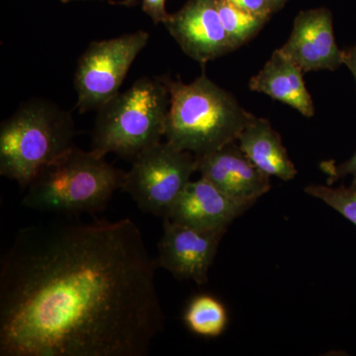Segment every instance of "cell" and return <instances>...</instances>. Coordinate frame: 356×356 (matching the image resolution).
Segmentation results:
<instances>
[{"mask_svg":"<svg viewBox=\"0 0 356 356\" xmlns=\"http://www.w3.org/2000/svg\"><path fill=\"white\" fill-rule=\"evenodd\" d=\"M158 267L129 218L21 229L0 262V356H147Z\"/></svg>","mask_w":356,"mask_h":356,"instance_id":"obj_1","label":"cell"},{"mask_svg":"<svg viewBox=\"0 0 356 356\" xmlns=\"http://www.w3.org/2000/svg\"><path fill=\"white\" fill-rule=\"evenodd\" d=\"M170 102L165 139L196 156L238 140L255 116L202 72L191 83L163 76Z\"/></svg>","mask_w":356,"mask_h":356,"instance_id":"obj_2","label":"cell"},{"mask_svg":"<svg viewBox=\"0 0 356 356\" xmlns=\"http://www.w3.org/2000/svg\"><path fill=\"white\" fill-rule=\"evenodd\" d=\"M125 175L104 156L74 146L33 178L21 205L60 214L100 212L121 188Z\"/></svg>","mask_w":356,"mask_h":356,"instance_id":"obj_3","label":"cell"},{"mask_svg":"<svg viewBox=\"0 0 356 356\" xmlns=\"http://www.w3.org/2000/svg\"><path fill=\"white\" fill-rule=\"evenodd\" d=\"M170 96L165 77H140L97 110L91 149L134 161L163 142Z\"/></svg>","mask_w":356,"mask_h":356,"instance_id":"obj_4","label":"cell"},{"mask_svg":"<svg viewBox=\"0 0 356 356\" xmlns=\"http://www.w3.org/2000/svg\"><path fill=\"white\" fill-rule=\"evenodd\" d=\"M76 131L70 112L32 99L0 126V175L23 187L40 170L74 147Z\"/></svg>","mask_w":356,"mask_h":356,"instance_id":"obj_5","label":"cell"},{"mask_svg":"<svg viewBox=\"0 0 356 356\" xmlns=\"http://www.w3.org/2000/svg\"><path fill=\"white\" fill-rule=\"evenodd\" d=\"M196 172L195 154L165 140L145 149L132 161L121 189L140 211L165 219Z\"/></svg>","mask_w":356,"mask_h":356,"instance_id":"obj_6","label":"cell"},{"mask_svg":"<svg viewBox=\"0 0 356 356\" xmlns=\"http://www.w3.org/2000/svg\"><path fill=\"white\" fill-rule=\"evenodd\" d=\"M149 39V33L140 30L88 44L74 72L76 107L81 113L99 109L120 92L129 70Z\"/></svg>","mask_w":356,"mask_h":356,"instance_id":"obj_7","label":"cell"},{"mask_svg":"<svg viewBox=\"0 0 356 356\" xmlns=\"http://www.w3.org/2000/svg\"><path fill=\"white\" fill-rule=\"evenodd\" d=\"M227 229H199L163 219V235L158 243L159 267L178 280L205 284L222 236Z\"/></svg>","mask_w":356,"mask_h":356,"instance_id":"obj_8","label":"cell"},{"mask_svg":"<svg viewBox=\"0 0 356 356\" xmlns=\"http://www.w3.org/2000/svg\"><path fill=\"white\" fill-rule=\"evenodd\" d=\"M181 50L205 65L234 51L218 11V0H187L163 23Z\"/></svg>","mask_w":356,"mask_h":356,"instance_id":"obj_9","label":"cell"},{"mask_svg":"<svg viewBox=\"0 0 356 356\" xmlns=\"http://www.w3.org/2000/svg\"><path fill=\"white\" fill-rule=\"evenodd\" d=\"M280 50L305 74L336 70L343 65V50L334 38L332 14L325 7L299 13Z\"/></svg>","mask_w":356,"mask_h":356,"instance_id":"obj_10","label":"cell"},{"mask_svg":"<svg viewBox=\"0 0 356 356\" xmlns=\"http://www.w3.org/2000/svg\"><path fill=\"white\" fill-rule=\"evenodd\" d=\"M196 159L201 177L238 202L252 205L270 191V177L248 159L238 140Z\"/></svg>","mask_w":356,"mask_h":356,"instance_id":"obj_11","label":"cell"},{"mask_svg":"<svg viewBox=\"0 0 356 356\" xmlns=\"http://www.w3.org/2000/svg\"><path fill=\"white\" fill-rule=\"evenodd\" d=\"M250 206L229 197L200 177L187 184L166 218L199 229H227Z\"/></svg>","mask_w":356,"mask_h":356,"instance_id":"obj_12","label":"cell"},{"mask_svg":"<svg viewBox=\"0 0 356 356\" xmlns=\"http://www.w3.org/2000/svg\"><path fill=\"white\" fill-rule=\"evenodd\" d=\"M304 74L298 65L277 49L264 67L250 79L248 86L250 90L264 93L311 118L315 115V104L306 88Z\"/></svg>","mask_w":356,"mask_h":356,"instance_id":"obj_13","label":"cell"},{"mask_svg":"<svg viewBox=\"0 0 356 356\" xmlns=\"http://www.w3.org/2000/svg\"><path fill=\"white\" fill-rule=\"evenodd\" d=\"M238 144L248 159L268 177L284 181L296 177V166L288 156L280 133L267 119L255 117L241 134Z\"/></svg>","mask_w":356,"mask_h":356,"instance_id":"obj_14","label":"cell"},{"mask_svg":"<svg viewBox=\"0 0 356 356\" xmlns=\"http://www.w3.org/2000/svg\"><path fill=\"white\" fill-rule=\"evenodd\" d=\"M185 325L193 334L203 337L221 336L228 325V312L212 295L194 297L185 309Z\"/></svg>","mask_w":356,"mask_h":356,"instance_id":"obj_15","label":"cell"},{"mask_svg":"<svg viewBox=\"0 0 356 356\" xmlns=\"http://www.w3.org/2000/svg\"><path fill=\"white\" fill-rule=\"evenodd\" d=\"M218 11L234 51L252 41L268 22L266 18L241 10L226 0H218Z\"/></svg>","mask_w":356,"mask_h":356,"instance_id":"obj_16","label":"cell"},{"mask_svg":"<svg viewBox=\"0 0 356 356\" xmlns=\"http://www.w3.org/2000/svg\"><path fill=\"white\" fill-rule=\"evenodd\" d=\"M305 192L322 200L356 226V177L350 186L313 184L306 186Z\"/></svg>","mask_w":356,"mask_h":356,"instance_id":"obj_17","label":"cell"},{"mask_svg":"<svg viewBox=\"0 0 356 356\" xmlns=\"http://www.w3.org/2000/svg\"><path fill=\"white\" fill-rule=\"evenodd\" d=\"M321 170L327 175V184H332L341 178L353 175L356 177V153L348 161L337 165L334 161H324L321 163Z\"/></svg>","mask_w":356,"mask_h":356,"instance_id":"obj_18","label":"cell"},{"mask_svg":"<svg viewBox=\"0 0 356 356\" xmlns=\"http://www.w3.org/2000/svg\"><path fill=\"white\" fill-rule=\"evenodd\" d=\"M226 1L241 10L268 20L274 14L267 0H226Z\"/></svg>","mask_w":356,"mask_h":356,"instance_id":"obj_19","label":"cell"},{"mask_svg":"<svg viewBox=\"0 0 356 356\" xmlns=\"http://www.w3.org/2000/svg\"><path fill=\"white\" fill-rule=\"evenodd\" d=\"M142 8L156 25L163 24L170 16L165 9V0H142Z\"/></svg>","mask_w":356,"mask_h":356,"instance_id":"obj_20","label":"cell"},{"mask_svg":"<svg viewBox=\"0 0 356 356\" xmlns=\"http://www.w3.org/2000/svg\"><path fill=\"white\" fill-rule=\"evenodd\" d=\"M343 65L350 70L356 83V44L343 50Z\"/></svg>","mask_w":356,"mask_h":356,"instance_id":"obj_21","label":"cell"},{"mask_svg":"<svg viewBox=\"0 0 356 356\" xmlns=\"http://www.w3.org/2000/svg\"><path fill=\"white\" fill-rule=\"evenodd\" d=\"M289 1L290 0H267L269 6L273 8L274 13H278V11L281 10L283 7L286 6L287 2Z\"/></svg>","mask_w":356,"mask_h":356,"instance_id":"obj_22","label":"cell"},{"mask_svg":"<svg viewBox=\"0 0 356 356\" xmlns=\"http://www.w3.org/2000/svg\"><path fill=\"white\" fill-rule=\"evenodd\" d=\"M138 1H139V0H123V1L118 2V4H121V6H124L131 7L136 6Z\"/></svg>","mask_w":356,"mask_h":356,"instance_id":"obj_23","label":"cell"},{"mask_svg":"<svg viewBox=\"0 0 356 356\" xmlns=\"http://www.w3.org/2000/svg\"><path fill=\"white\" fill-rule=\"evenodd\" d=\"M60 1H62L63 3H69V2L81 1V0H60Z\"/></svg>","mask_w":356,"mask_h":356,"instance_id":"obj_24","label":"cell"}]
</instances>
